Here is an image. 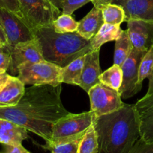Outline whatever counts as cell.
Listing matches in <instances>:
<instances>
[{"label":"cell","mask_w":153,"mask_h":153,"mask_svg":"<svg viewBox=\"0 0 153 153\" xmlns=\"http://www.w3.org/2000/svg\"><path fill=\"white\" fill-rule=\"evenodd\" d=\"M134 46L129 37L127 29L123 30L121 35L116 40L115 51H114V64L121 67L124 61L133 50Z\"/></svg>","instance_id":"44dd1931"},{"label":"cell","mask_w":153,"mask_h":153,"mask_svg":"<svg viewBox=\"0 0 153 153\" xmlns=\"http://www.w3.org/2000/svg\"><path fill=\"white\" fill-rule=\"evenodd\" d=\"M127 22V31L134 48L149 49L153 45V20L130 19Z\"/></svg>","instance_id":"8fae6325"},{"label":"cell","mask_w":153,"mask_h":153,"mask_svg":"<svg viewBox=\"0 0 153 153\" xmlns=\"http://www.w3.org/2000/svg\"><path fill=\"white\" fill-rule=\"evenodd\" d=\"M0 7L8 9L10 11L14 12L20 16H22L18 0H0Z\"/></svg>","instance_id":"f546056e"},{"label":"cell","mask_w":153,"mask_h":153,"mask_svg":"<svg viewBox=\"0 0 153 153\" xmlns=\"http://www.w3.org/2000/svg\"><path fill=\"white\" fill-rule=\"evenodd\" d=\"M78 23L76 32L86 40H91L104 23L101 9L94 6Z\"/></svg>","instance_id":"5bb4252c"},{"label":"cell","mask_w":153,"mask_h":153,"mask_svg":"<svg viewBox=\"0 0 153 153\" xmlns=\"http://www.w3.org/2000/svg\"><path fill=\"white\" fill-rule=\"evenodd\" d=\"M0 24L7 39L8 50L16 44L35 38L34 30L22 16L17 13L0 7Z\"/></svg>","instance_id":"52a82bcc"},{"label":"cell","mask_w":153,"mask_h":153,"mask_svg":"<svg viewBox=\"0 0 153 153\" xmlns=\"http://www.w3.org/2000/svg\"><path fill=\"white\" fill-rule=\"evenodd\" d=\"M98 152L97 132L92 123L80 141L76 153H98Z\"/></svg>","instance_id":"cb8c5ba5"},{"label":"cell","mask_w":153,"mask_h":153,"mask_svg":"<svg viewBox=\"0 0 153 153\" xmlns=\"http://www.w3.org/2000/svg\"><path fill=\"white\" fill-rule=\"evenodd\" d=\"M34 33L44 59L61 67L93 51L90 40L85 39L76 31L58 33L51 25L35 28Z\"/></svg>","instance_id":"3957f363"},{"label":"cell","mask_w":153,"mask_h":153,"mask_svg":"<svg viewBox=\"0 0 153 153\" xmlns=\"http://www.w3.org/2000/svg\"><path fill=\"white\" fill-rule=\"evenodd\" d=\"M25 91V85L17 76H10L7 84L0 91V108L12 107L17 105Z\"/></svg>","instance_id":"2e32d148"},{"label":"cell","mask_w":153,"mask_h":153,"mask_svg":"<svg viewBox=\"0 0 153 153\" xmlns=\"http://www.w3.org/2000/svg\"><path fill=\"white\" fill-rule=\"evenodd\" d=\"M148 50L134 48L127 59L122 64V84L118 90L122 99L127 100L140 91L142 86L138 83L140 65Z\"/></svg>","instance_id":"ba28073f"},{"label":"cell","mask_w":153,"mask_h":153,"mask_svg":"<svg viewBox=\"0 0 153 153\" xmlns=\"http://www.w3.org/2000/svg\"><path fill=\"white\" fill-rule=\"evenodd\" d=\"M81 139L82 137L60 142H50L45 143L43 147L50 151V153H76Z\"/></svg>","instance_id":"d4e9b609"},{"label":"cell","mask_w":153,"mask_h":153,"mask_svg":"<svg viewBox=\"0 0 153 153\" xmlns=\"http://www.w3.org/2000/svg\"><path fill=\"white\" fill-rule=\"evenodd\" d=\"M21 13L33 30L51 26L62 13L49 0H18Z\"/></svg>","instance_id":"8992f818"},{"label":"cell","mask_w":153,"mask_h":153,"mask_svg":"<svg viewBox=\"0 0 153 153\" xmlns=\"http://www.w3.org/2000/svg\"><path fill=\"white\" fill-rule=\"evenodd\" d=\"M100 49L92 51L85 56L79 86L86 93L92 87L100 83L101 74L100 67Z\"/></svg>","instance_id":"4fadbf2b"},{"label":"cell","mask_w":153,"mask_h":153,"mask_svg":"<svg viewBox=\"0 0 153 153\" xmlns=\"http://www.w3.org/2000/svg\"><path fill=\"white\" fill-rule=\"evenodd\" d=\"M76 22L71 15L61 13L52 22L54 30L58 33H71L76 31L78 28Z\"/></svg>","instance_id":"484cf974"},{"label":"cell","mask_w":153,"mask_h":153,"mask_svg":"<svg viewBox=\"0 0 153 153\" xmlns=\"http://www.w3.org/2000/svg\"><path fill=\"white\" fill-rule=\"evenodd\" d=\"M122 31L120 25H111L104 22L98 32L90 40L93 51L100 49V47L104 43L113 40L116 41L121 35Z\"/></svg>","instance_id":"ac0fdd59"},{"label":"cell","mask_w":153,"mask_h":153,"mask_svg":"<svg viewBox=\"0 0 153 153\" xmlns=\"http://www.w3.org/2000/svg\"><path fill=\"white\" fill-rule=\"evenodd\" d=\"M9 52L10 64L8 70L14 76L18 74V69L20 66L44 61L40 45L36 38L18 43L9 50Z\"/></svg>","instance_id":"30bf717a"},{"label":"cell","mask_w":153,"mask_h":153,"mask_svg":"<svg viewBox=\"0 0 153 153\" xmlns=\"http://www.w3.org/2000/svg\"><path fill=\"white\" fill-rule=\"evenodd\" d=\"M105 23L120 25L125 21V11L122 5L110 3L101 8Z\"/></svg>","instance_id":"7402d4cb"},{"label":"cell","mask_w":153,"mask_h":153,"mask_svg":"<svg viewBox=\"0 0 153 153\" xmlns=\"http://www.w3.org/2000/svg\"><path fill=\"white\" fill-rule=\"evenodd\" d=\"M10 64V54L5 46L0 49V74L6 73Z\"/></svg>","instance_id":"f1b7e54d"},{"label":"cell","mask_w":153,"mask_h":153,"mask_svg":"<svg viewBox=\"0 0 153 153\" xmlns=\"http://www.w3.org/2000/svg\"><path fill=\"white\" fill-rule=\"evenodd\" d=\"M100 82L106 86L118 91L122 84V70L120 66L113 64L100 76Z\"/></svg>","instance_id":"603a6c76"},{"label":"cell","mask_w":153,"mask_h":153,"mask_svg":"<svg viewBox=\"0 0 153 153\" xmlns=\"http://www.w3.org/2000/svg\"><path fill=\"white\" fill-rule=\"evenodd\" d=\"M11 75H9L8 73H4L0 74V91L3 88V87L7 84L9 79L10 78Z\"/></svg>","instance_id":"d6a6232c"},{"label":"cell","mask_w":153,"mask_h":153,"mask_svg":"<svg viewBox=\"0 0 153 153\" xmlns=\"http://www.w3.org/2000/svg\"><path fill=\"white\" fill-rule=\"evenodd\" d=\"M125 1H127V0H112V2L113 4H119V5H121L122 4L123 2H124Z\"/></svg>","instance_id":"e575fe53"},{"label":"cell","mask_w":153,"mask_h":153,"mask_svg":"<svg viewBox=\"0 0 153 153\" xmlns=\"http://www.w3.org/2000/svg\"><path fill=\"white\" fill-rule=\"evenodd\" d=\"M56 8L61 10L62 13L72 15V13L90 2V0H49Z\"/></svg>","instance_id":"4316f807"},{"label":"cell","mask_w":153,"mask_h":153,"mask_svg":"<svg viewBox=\"0 0 153 153\" xmlns=\"http://www.w3.org/2000/svg\"><path fill=\"white\" fill-rule=\"evenodd\" d=\"M2 47H4V46H3V45L1 43H0V49H1V48H2Z\"/></svg>","instance_id":"d590c367"},{"label":"cell","mask_w":153,"mask_h":153,"mask_svg":"<svg viewBox=\"0 0 153 153\" xmlns=\"http://www.w3.org/2000/svg\"><path fill=\"white\" fill-rule=\"evenodd\" d=\"M85 55L76 58L68 65L62 68V82L71 85H80L81 73L83 67Z\"/></svg>","instance_id":"d6986e66"},{"label":"cell","mask_w":153,"mask_h":153,"mask_svg":"<svg viewBox=\"0 0 153 153\" xmlns=\"http://www.w3.org/2000/svg\"><path fill=\"white\" fill-rule=\"evenodd\" d=\"M139 117L140 136L146 142H153V95H145L135 104Z\"/></svg>","instance_id":"7c38bea8"},{"label":"cell","mask_w":153,"mask_h":153,"mask_svg":"<svg viewBox=\"0 0 153 153\" xmlns=\"http://www.w3.org/2000/svg\"><path fill=\"white\" fill-rule=\"evenodd\" d=\"M90 1L92 2L94 7H97L100 9H101L104 6L112 2V0H90Z\"/></svg>","instance_id":"1f68e13d"},{"label":"cell","mask_w":153,"mask_h":153,"mask_svg":"<svg viewBox=\"0 0 153 153\" xmlns=\"http://www.w3.org/2000/svg\"><path fill=\"white\" fill-rule=\"evenodd\" d=\"M98 153H128L140 138V122L135 105L124 104L117 111L95 117Z\"/></svg>","instance_id":"7a4b0ae2"},{"label":"cell","mask_w":153,"mask_h":153,"mask_svg":"<svg viewBox=\"0 0 153 153\" xmlns=\"http://www.w3.org/2000/svg\"><path fill=\"white\" fill-rule=\"evenodd\" d=\"M146 79H148V88L146 95L153 94V45L148 49L141 61L139 69L138 83L142 86Z\"/></svg>","instance_id":"ffe728a7"},{"label":"cell","mask_w":153,"mask_h":153,"mask_svg":"<svg viewBox=\"0 0 153 153\" xmlns=\"http://www.w3.org/2000/svg\"><path fill=\"white\" fill-rule=\"evenodd\" d=\"M61 92V85L26 88L17 105L0 108V119L11 121L50 142L54 124L69 113L62 102Z\"/></svg>","instance_id":"6da1fadb"},{"label":"cell","mask_w":153,"mask_h":153,"mask_svg":"<svg viewBox=\"0 0 153 153\" xmlns=\"http://www.w3.org/2000/svg\"><path fill=\"white\" fill-rule=\"evenodd\" d=\"M62 68L44 60L20 66L18 69L17 78L25 85L58 86L62 84Z\"/></svg>","instance_id":"5b68a950"},{"label":"cell","mask_w":153,"mask_h":153,"mask_svg":"<svg viewBox=\"0 0 153 153\" xmlns=\"http://www.w3.org/2000/svg\"><path fill=\"white\" fill-rule=\"evenodd\" d=\"M121 5L125 11V22L130 19L153 20V0H127Z\"/></svg>","instance_id":"e0dca14e"},{"label":"cell","mask_w":153,"mask_h":153,"mask_svg":"<svg viewBox=\"0 0 153 153\" xmlns=\"http://www.w3.org/2000/svg\"><path fill=\"white\" fill-rule=\"evenodd\" d=\"M152 95H153V94H152Z\"/></svg>","instance_id":"8d00e7d4"},{"label":"cell","mask_w":153,"mask_h":153,"mask_svg":"<svg viewBox=\"0 0 153 153\" xmlns=\"http://www.w3.org/2000/svg\"><path fill=\"white\" fill-rule=\"evenodd\" d=\"M0 43L4 46H7V39H6V36L4 34V32L3 31V28L2 27L1 24H0Z\"/></svg>","instance_id":"836d02e7"},{"label":"cell","mask_w":153,"mask_h":153,"mask_svg":"<svg viewBox=\"0 0 153 153\" xmlns=\"http://www.w3.org/2000/svg\"><path fill=\"white\" fill-rule=\"evenodd\" d=\"M28 137V130L11 121L0 119V143L4 145L22 144Z\"/></svg>","instance_id":"9a60e30c"},{"label":"cell","mask_w":153,"mask_h":153,"mask_svg":"<svg viewBox=\"0 0 153 153\" xmlns=\"http://www.w3.org/2000/svg\"><path fill=\"white\" fill-rule=\"evenodd\" d=\"M0 153H31L22 144L2 145V149Z\"/></svg>","instance_id":"4dcf8cb0"},{"label":"cell","mask_w":153,"mask_h":153,"mask_svg":"<svg viewBox=\"0 0 153 153\" xmlns=\"http://www.w3.org/2000/svg\"><path fill=\"white\" fill-rule=\"evenodd\" d=\"M87 94L90 99L91 110L96 117L107 114L121 108L124 103L118 91L98 83Z\"/></svg>","instance_id":"9c48e42d"},{"label":"cell","mask_w":153,"mask_h":153,"mask_svg":"<svg viewBox=\"0 0 153 153\" xmlns=\"http://www.w3.org/2000/svg\"><path fill=\"white\" fill-rule=\"evenodd\" d=\"M128 153H153V142H146L140 137Z\"/></svg>","instance_id":"83f0119b"},{"label":"cell","mask_w":153,"mask_h":153,"mask_svg":"<svg viewBox=\"0 0 153 153\" xmlns=\"http://www.w3.org/2000/svg\"><path fill=\"white\" fill-rule=\"evenodd\" d=\"M95 117L92 111L80 114L69 112L54 124L50 142H60L82 137L87 129L92 125Z\"/></svg>","instance_id":"277c9868"}]
</instances>
